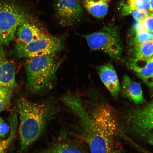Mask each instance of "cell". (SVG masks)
I'll return each mask as SVG.
<instances>
[{"label":"cell","instance_id":"cell-17","mask_svg":"<svg viewBox=\"0 0 153 153\" xmlns=\"http://www.w3.org/2000/svg\"><path fill=\"white\" fill-rule=\"evenodd\" d=\"M10 120V129L8 137L5 139H0V153H5L16 135L18 125V115L16 112H14Z\"/></svg>","mask_w":153,"mask_h":153},{"label":"cell","instance_id":"cell-13","mask_svg":"<svg viewBox=\"0 0 153 153\" xmlns=\"http://www.w3.org/2000/svg\"><path fill=\"white\" fill-rule=\"evenodd\" d=\"M46 34L37 26L27 22L19 27L16 36L18 37V41L27 44L31 42Z\"/></svg>","mask_w":153,"mask_h":153},{"label":"cell","instance_id":"cell-15","mask_svg":"<svg viewBox=\"0 0 153 153\" xmlns=\"http://www.w3.org/2000/svg\"><path fill=\"white\" fill-rule=\"evenodd\" d=\"M150 0H122L119 4L122 15L126 16L131 14L137 10H148Z\"/></svg>","mask_w":153,"mask_h":153},{"label":"cell","instance_id":"cell-2","mask_svg":"<svg viewBox=\"0 0 153 153\" xmlns=\"http://www.w3.org/2000/svg\"><path fill=\"white\" fill-rule=\"evenodd\" d=\"M88 111L94 124L92 140L89 146L91 153H118L116 138L118 125L113 109L100 103L94 105Z\"/></svg>","mask_w":153,"mask_h":153},{"label":"cell","instance_id":"cell-30","mask_svg":"<svg viewBox=\"0 0 153 153\" xmlns=\"http://www.w3.org/2000/svg\"><path fill=\"white\" fill-rule=\"evenodd\" d=\"M107 1H110V0H106Z\"/></svg>","mask_w":153,"mask_h":153},{"label":"cell","instance_id":"cell-3","mask_svg":"<svg viewBox=\"0 0 153 153\" xmlns=\"http://www.w3.org/2000/svg\"><path fill=\"white\" fill-rule=\"evenodd\" d=\"M56 53L32 57L26 61V87L30 92L39 93L51 89L62 61Z\"/></svg>","mask_w":153,"mask_h":153},{"label":"cell","instance_id":"cell-5","mask_svg":"<svg viewBox=\"0 0 153 153\" xmlns=\"http://www.w3.org/2000/svg\"><path fill=\"white\" fill-rule=\"evenodd\" d=\"M82 36L92 50L102 51L116 59H119L122 54L123 48L119 29L114 22L105 26L100 31Z\"/></svg>","mask_w":153,"mask_h":153},{"label":"cell","instance_id":"cell-19","mask_svg":"<svg viewBox=\"0 0 153 153\" xmlns=\"http://www.w3.org/2000/svg\"><path fill=\"white\" fill-rule=\"evenodd\" d=\"M132 33L133 37H131V43L134 46L153 40L152 34L145 29Z\"/></svg>","mask_w":153,"mask_h":153},{"label":"cell","instance_id":"cell-32","mask_svg":"<svg viewBox=\"0 0 153 153\" xmlns=\"http://www.w3.org/2000/svg\"><path fill=\"white\" fill-rule=\"evenodd\" d=\"M152 15H153V14H152Z\"/></svg>","mask_w":153,"mask_h":153},{"label":"cell","instance_id":"cell-18","mask_svg":"<svg viewBox=\"0 0 153 153\" xmlns=\"http://www.w3.org/2000/svg\"><path fill=\"white\" fill-rule=\"evenodd\" d=\"M49 152L50 153H85L82 149L75 145L67 143L56 145Z\"/></svg>","mask_w":153,"mask_h":153},{"label":"cell","instance_id":"cell-24","mask_svg":"<svg viewBox=\"0 0 153 153\" xmlns=\"http://www.w3.org/2000/svg\"><path fill=\"white\" fill-rule=\"evenodd\" d=\"M12 91L0 86V98H11Z\"/></svg>","mask_w":153,"mask_h":153},{"label":"cell","instance_id":"cell-8","mask_svg":"<svg viewBox=\"0 0 153 153\" xmlns=\"http://www.w3.org/2000/svg\"><path fill=\"white\" fill-rule=\"evenodd\" d=\"M55 14L63 26L72 25L81 20L83 10L78 0H56Z\"/></svg>","mask_w":153,"mask_h":153},{"label":"cell","instance_id":"cell-6","mask_svg":"<svg viewBox=\"0 0 153 153\" xmlns=\"http://www.w3.org/2000/svg\"><path fill=\"white\" fill-rule=\"evenodd\" d=\"M64 46L62 38L47 34L28 43L17 41L13 52L17 57L28 59L57 53L64 48Z\"/></svg>","mask_w":153,"mask_h":153},{"label":"cell","instance_id":"cell-23","mask_svg":"<svg viewBox=\"0 0 153 153\" xmlns=\"http://www.w3.org/2000/svg\"><path fill=\"white\" fill-rule=\"evenodd\" d=\"M11 98H0V113L6 110L10 105Z\"/></svg>","mask_w":153,"mask_h":153},{"label":"cell","instance_id":"cell-20","mask_svg":"<svg viewBox=\"0 0 153 153\" xmlns=\"http://www.w3.org/2000/svg\"><path fill=\"white\" fill-rule=\"evenodd\" d=\"M152 14L148 10H137L131 13L134 18L137 22H142Z\"/></svg>","mask_w":153,"mask_h":153},{"label":"cell","instance_id":"cell-29","mask_svg":"<svg viewBox=\"0 0 153 153\" xmlns=\"http://www.w3.org/2000/svg\"><path fill=\"white\" fill-rule=\"evenodd\" d=\"M151 34H152L153 40V31L152 32V33H151Z\"/></svg>","mask_w":153,"mask_h":153},{"label":"cell","instance_id":"cell-7","mask_svg":"<svg viewBox=\"0 0 153 153\" xmlns=\"http://www.w3.org/2000/svg\"><path fill=\"white\" fill-rule=\"evenodd\" d=\"M127 122L132 131L145 136L153 131V100L142 108H134L127 116Z\"/></svg>","mask_w":153,"mask_h":153},{"label":"cell","instance_id":"cell-22","mask_svg":"<svg viewBox=\"0 0 153 153\" xmlns=\"http://www.w3.org/2000/svg\"><path fill=\"white\" fill-rule=\"evenodd\" d=\"M143 27L149 32L153 31V16L151 14L141 22Z\"/></svg>","mask_w":153,"mask_h":153},{"label":"cell","instance_id":"cell-26","mask_svg":"<svg viewBox=\"0 0 153 153\" xmlns=\"http://www.w3.org/2000/svg\"><path fill=\"white\" fill-rule=\"evenodd\" d=\"M145 136H147L148 143L149 144L153 146V131L150 132Z\"/></svg>","mask_w":153,"mask_h":153},{"label":"cell","instance_id":"cell-27","mask_svg":"<svg viewBox=\"0 0 153 153\" xmlns=\"http://www.w3.org/2000/svg\"><path fill=\"white\" fill-rule=\"evenodd\" d=\"M149 11L153 14V0H150V4H149Z\"/></svg>","mask_w":153,"mask_h":153},{"label":"cell","instance_id":"cell-11","mask_svg":"<svg viewBox=\"0 0 153 153\" xmlns=\"http://www.w3.org/2000/svg\"><path fill=\"white\" fill-rule=\"evenodd\" d=\"M122 91L124 96L136 104L145 102L142 88L140 84L124 75L122 79Z\"/></svg>","mask_w":153,"mask_h":153},{"label":"cell","instance_id":"cell-10","mask_svg":"<svg viewBox=\"0 0 153 153\" xmlns=\"http://www.w3.org/2000/svg\"><path fill=\"white\" fill-rule=\"evenodd\" d=\"M17 85L14 67L0 51V86L14 90Z\"/></svg>","mask_w":153,"mask_h":153},{"label":"cell","instance_id":"cell-16","mask_svg":"<svg viewBox=\"0 0 153 153\" xmlns=\"http://www.w3.org/2000/svg\"><path fill=\"white\" fill-rule=\"evenodd\" d=\"M134 58H149L153 57V40L134 46L131 51Z\"/></svg>","mask_w":153,"mask_h":153},{"label":"cell","instance_id":"cell-4","mask_svg":"<svg viewBox=\"0 0 153 153\" xmlns=\"http://www.w3.org/2000/svg\"><path fill=\"white\" fill-rule=\"evenodd\" d=\"M27 13L23 7L14 1L0 0L1 44L8 45L14 40L19 27L28 22Z\"/></svg>","mask_w":153,"mask_h":153},{"label":"cell","instance_id":"cell-14","mask_svg":"<svg viewBox=\"0 0 153 153\" xmlns=\"http://www.w3.org/2000/svg\"><path fill=\"white\" fill-rule=\"evenodd\" d=\"M84 7L93 16L102 18L108 13L109 5L106 0H83Z\"/></svg>","mask_w":153,"mask_h":153},{"label":"cell","instance_id":"cell-1","mask_svg":"<svg viewBox=\"0 0 153 153\" xmlns=\"http://www.w3.org/2000/svg\"><path fill=\"white\" fill-rule=\"evenodd\" d=\"M21 150H26L42 134L57 111L48 102H35L24 97L17 100Z\"/></svg>","mask_w":153,"mask_h":153},{"label":"cell","instance_id":"cell-28","mask_svg":"<svg viewBox=\"0 0 153 153\" xmlns=\"http://www.w3.org/2000/svg\"><path fill=\"white\" fill-rule=\"evenodd\" d=\"M2 35L1 32V30H0V44H1V38H2Z\"/></svg>","mask_w":153,"mask_h":153},{"label":"cell","instance_id":"cell-25","mask_svg":"<svg viewBox=\"0 0 153 153\" xmlns=\"http://www.w3.org/2000/svg\"><path fill=\"white\" fill-rule=\"evenodd\" d=\"M144 82L150 88V90L153 92V75Z\"/></svg>","mask_w":153,"mask_h":153},{"label":"cell","instance_id":"cell-21","mask_svg":"<svg viewBox=\"0 0 153 153\" xmlns=\"http://www.w3.org/2000/svg\"><path fill=\"white\" fill-rule=\"evenodd\" d=\"M10 125L0 117V139H3L8 135L10 131Z\"/></svg>","mask_w":153,"mask_h":153},{"label":"cell","instance_id":"cell-31","mask_svg":"<svg viewBox=\"0 0 153 153\" xmlns=\"http://www.w3.org/2000/svg\"><path fill=\"white\" fill-rule=\"evenodd\" d=\"M47 153H50V152H47Z\"/></svg>","mask_w":153,"mask_h":153},{"label":"cell","instance_id":"cell-12","mask_svg":"<svg viewBox=\"0 0 153 153\" xmlns=\"http://www.w3.org/2000/svg\"><path fill=\"white\" fill-rule=\"evenodd\" d=\"M127 66L143 81L153 75V57L129 59L128 60Z\"/></svg>","mask_w":153,"mask_h":153},{"label":"cell","instance_id":"cell-9","mask_svg":"<svg viewBox=\"0 0 153 153\" xmlns=\"http://www.w3.org/2000/svg\"><path fill=\"white\" fill-rule=\"evenodd\" d=\"M97 72L100 79L111 95L117 97L120 87L117 74L113 66L110 63L97 67Z\"/></svg>","mask_w":153,"mask_h":153}]
</instances>
